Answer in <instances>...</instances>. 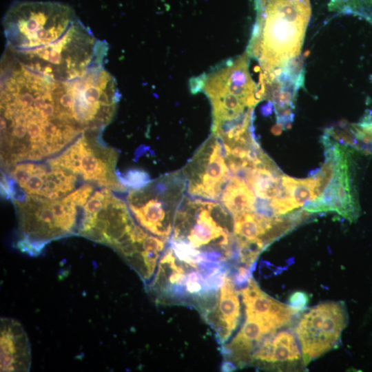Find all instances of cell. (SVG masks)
I'll return each instance as SVG.
<instances>
[{
    "label": "cell",
    "mask_w": 372,
    "mask_h": 372,
    "mask_svg": "<svg viewBox=\"0 0 372 372\" xmlns=\"http://www.w3.org/2000/svg\"><path fill=\"white\" fill-rule=\"evenodd\" d=\"M256 20L247 54L258 59L263 74L283 70L300 54L308 25L309 0H254Z\"/></svg>",
    "instance_id": "cell-1"
},
{
    "label": "cell",
    "mask_w": 372,
    "mask_h": 372,
    "mask_svg": "<svg viewBox=\"0 0 372 372\" xmlns=\"http://www.w3.org/2000/svg\"><path fill=\"white\" fill-rule=\"evenodd\" d=\"M80 21L74 10L62 3L15 1L3 19L6 48L21 50L52 44Z\"/></svg>",
    "instance_id": "cell-2"
},
{
    "label": "cell",
    "mask_w": 372,
    "mask_h": 372,
    "mask_svg": "<svg viewBox=\"0 0 372 372\" xmlns=\"http://www.w3.org/2000/svg\"><path fill=\"white\" fill-rule=\"evenodd\" d=\"M185 189L182 176L178 172L170 174L141 189L131 191L127 197L130 209L143 227L167 239Z\"/></svg>",
    "instance_id": "cell-3"
},
{
    "label": "cell",
    "mask_w": 372,
    "mask_h": 372,
    "mask_svg": "<svg viewBox=\"0 0 372 372\" xmlns=\"http://www.w3.org/2000/svg\"><path fill=\"white\" fill-rule=\"evenodd\" d=\"M348 322L342 302L319 304L305 313L296 329L305 365L335 348Z\"/></svg>",
    "instance_id": "cell-4"
},
{
    "label": "cell",
    "mask_w": 372,
    "mask_h": 372,
    "mask_svg": "<svg viewBox=\"0 0 372 372\" xmlns=\"http://www.w3.org/2000/svg\"><path fill=\"white\" fill-rule=\"evenodd\" d=\"M226 156L221 141L212 134L183 169L188 180V193L211 200L220 199L231 176Z\"/></svg>",
    "instance_id": "cell-5"
},
{
    "label": "cell",
    "mask_w": 372,
    "mask_h": 372,
    "mask_svg": "<svg viewBox=\"0 0 372 372\" xmlns=\"http://www.w3.org/2000/svg\"><path fill=\"white\" fill-rule=\"evenodd\" d=\"M116 161V155L112 149L90 143L83 134L63 154L49 163L79 174L85 180L124 191V185L117 181L113 173Z\"/></svg>",
    "instance_id": "cell-6"
},
{
    "label": "cell",
    "mask_w": 372,
    "mask_h": 372,
    "mask_svg": "<svg viewBox=\"0 0 372 372\" xmlns=\"http://www.w3.org/2000/svg\"><path fill=\"white\" fill-rule=\"evenodd\" d=\"M349 152L342 148L339 156L336 170L329 184L318 198L302 206L310 212L334 211L347 219L355 222L360 215V206L350 169Z\"/></svg>",
    "instance_id": "cell-7"
},
{
    "label": "cell",
    "mask_w": 372,
    "mask_h": 372,
    "mask_svg": "<svg viewBox=\"0 0 372 372\" xmlns=\"http://www.w3.org/2000/svg\"><path fill=\"white\" fill-rule=\"evenodd\" d=\"M0 325L1 371H28L30 344L23 327L10 318H1Z\"/></svg>",
    "instance_id": "cell-8"
},
{
    "label": "cell",
    "mask_w": 372,
    "mask_h": 372,
    "mask_svg": "<svg viewBox=\"0 0 372 372\" xmlns=\"http://www.w3.org/2000/svg\"><path fill=\"white\" fill-rule=\"evenodd\" d=\"M241 294L246 315L258 318L276 329L289 323L293 316L298 311L269 296L252 278L242 289Z\"/></svg>",
    "instance_id": "cell-9"
},
{
    "label": "cell",
    "mask_w": 372,
    "mask_h": 372,
    "mask_svg": "<svg viewBox=\"0 0 372 372\" xmlns=\"http://www.w3.org/2000/svg\"><path fill=\"white\" fill-rule=\"evenodd\" d=\"M238 292L231 278L226 275L220 286L216 307L205 315V318L225 342L238 325L240 315Z\"/></svg>",
    "instance_id": "cell-10"
},
{
    "label": "cell",
    "mask_w": 372,
    "mask_h": 372,
    "mask_svg": "<svg viewBox=\"0 0 372 372\" xmlns=\"http://www.w3.org/2000/svg\"><path fill=\"white\" fill-rule=\"evenodd\" d=\"M300 357L296 338L288 331L265 339L251 356L253 360L271 364L291 363Z\"/></svg>",
    "instance_id": "cell-11"
},
{
    "label": "cell",
    "mask_w": 372,
    "mask_h": 372,
    "mask_svg": "<svg viewBox=\"0 0 372 372\" xmlns=\"http://www.w3.org/2000/svg\"><path fill=\"white\" fill-rule=\"evenodd\" d=\"M256 197L252 190L239 178L231 174L220 200L223 206L233 216L252 212Z\"/></svg>",
    "instance_id": "cell-12"
},
{
    "label": "cell",
    "mask_w": 372,
    "mask_h": 372,
    "mask_svg": "<svg viewBox=\"0 0 372 372\" xmlns=\"http://www.w3.org/2000/svg\"><path fill=\"white\" fill-rule=\"evenodd\" d=\"M282 183L289 192L296 208L316 198L314 189L316 180L312 176L304 179L282 176Z\"/></svg>",
    "instance_id": "cell-13"
},
{
    "label": "cell",
    "mask_w": 372,
    "mask_h": 372,
    "mask_svg": "<svg viewBox=\"0 0 372 372\" xmlns=\"http://www.w3.org/2000/svg\"><path fill=\"white\" fill-rule=\"evenodd\" d=\"M118 178L123 185L134 189L146 186L150 182L149 175L145 172L138 169L130 170Z\"/></svg>",
    "instance_id": "cell-14"
},
{
    "label": "cell",
    "mask_w": 372,
    "mask_h": 372,
    "mask_svg": "<svg viewBox=\"0 0 372 372\" xmlns=\"http://www.w3.org/2000/svg\"><path fill=\"white\" fill-rule=\"evenodd\" d=\"M203 275L199 271L189 272L187 276L186 290L187 293L195 295L202 293L204 289Z\"/></svg>",
    "instance_id": "cell-15"
},
{
    "label": "cell",
    "mask_w": 372,
    "mask_h": 372,
    "mask_svg": "<svg viewBox=\"0 0 372 372\" xmlns=\"http://www.w3.org/2000/svg\"><path fill=\"white\" fill-rule=\"evenodd\" d=\"M92 187L90 185H83L67 196L76 205L83 207L92 192Z\"/></svg>",
    "instance_id": "cell-16"
},
{
    "label": "cell",
    "mask_w": 372,
    "mask_h": 372,
    "mask_svg": "<svg viewBox=\"0 0 372 372\" xmlns=\"http://www.w3.org/2000/svg\"><path fill=\"white\" fill-rule=\"evenodd\" d=\"M165 242L161 239L152 236H147L142 242V248L143 251H158L161 252L163 250Z\"/></svg>",
    "instance_id": "cell-17"
},
{
    "label": "cell",
    "mask_w": 372,
    "mask_h": 372,
    "mask_svg": "<svg viewBox=\"0 0 372 372\" xmlns=\"http://www.w3.org/2000/svg\"><path fill=\"white\" fill-rule=\"evenodd\" d=\"M309 301L308 295L302 291H297L291 294L289 299V306L297 311L304 308Z\"/></svg>",
    "instance_id": "cell-18"
},
{
    "label": "cell",
    "mask_w": 372,
    "mask_h": 372,
    "mask_svg": "<svg viewBox=\"0 0 372 372\" xmlns=\"http://www.w3.org/2000/svg\"><path fill=\"white\" fill-rule=\"evenodd\" d=\"M251 273L248 269L244 267H240L238 269L234 278V285L237 287H242L245 284H248L251 278Z\"/></svg>",
    "instance_id": "cell-19"
},
{
    "label": "cell",
    "mask_w": 372,
    "mask_h": 372,
    "mask_svg": "<svg viewBox=\"0 0 372 372\" xmlns=\"http://www.w3.org/2000/svg\"><path fill=\"white\" fill-rule=\"evenodd\" d=\"M273 111V103L271 101H269L266 105H264L262 107L261 112L264 116H269L272 113Z\"/></svg>",
    "instance_id": "cell-20"
},
{
    "label": "cell",
    "mask_w": 372,
    "mask_h": 372,
    "mask_svg": "<svg viewBox=\"0 0 372 372\" xmlns=\"http://www.w3.org/2000/svg\"><path fill=\"white\" fill-rule=\"evenodd\" d=\"M283 129L284 126L282 124L277 123V124L271 128V132L274 135H279L281 134Z\"/></svg>",
    "instance_id": "cell-21"
}]
</instances>
